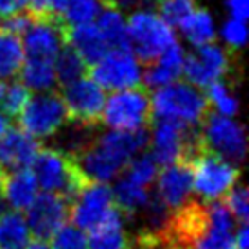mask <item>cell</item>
Here are the masks:
<instances>
[{"label":"cell","mask_w":249,"mask_h":249,"mask_svg":"<svg viewBox=\"0 0 249 249\" xmlns=\"http://www.w3.org/2000/svg\"><path fill=\"white\" fill-rule=\"evenodd\" d=\"M51 249H88L86 231L76 228L75 224H64L51 235Z\"/></svg>","instance_id":"35"},{"label":"cell","mask_w":249,"mask_h":249,"mask_svg":"<svg viewBox=\"0 0 249 249\" xmlns=\"http://www.w3.org/2000/svg\"><path fill=\"white\" fill-rule=\"evenodd\" d=\"M4 175H6V173H4V169L0 167V184H2V178H4Z\"/></svg>","instance_id":"46"},{"label":"cell","mask_w":249,"mask_h":249,"mask_svg":"<svg viewBox=\"0 0 249 249\" xmlns=\"http://www.w3.org/2000/svg\"><path fill=\"white\" fill-rule=\"evenodd\" d=\"M24 48L18 35L0 29V82H9L20 73Z\"/></svg>","instance_id":"27"},{"label":"cell","mask_w":249,"mask_h":249,"mask_svg":"<svg viewBox=\"0 0 249 249\" xmlns=\"http://www.w3.org/2000/svg\"><path fill=\"white\" fill-rule=\"evenodd\" d=\"M22 84L31 93L51 91L56 86V75L53 68V60H42V58H24L20 68Z\"/></svg>","instance_id":"26"},{"label":"cell","mask_w":249,"mask_h":249,"mask_svg":"<svg viewBox=\"0 0 249 249\" xmlns=\"http://www.w3.org/2000/svg\"><path fill=\"white\" fill-rule=\"evenodd\" d=\"M24 249H51L49 248V244H48V240L46 238H31L26 246H24Z\"/></svg>","instance_id":"43"},{"label":"cell","mask_w":249,"mask_h":249,"mask_svg":"<svg viewBox=\"0 0 249 249\" xmlns=\"http://www.w3.org/2000/svg\"><path fill=\"white\" fill-rule=\"evenodd\" d=\"M31 97V91L24 86L22 82H11L4 86V95H2V102L0 107L9 118H17L24 109V106Z\"/></svg>","instance_id":"34"},{"label":"cell","mask_w":249,"mask_h":249,"mask_svg":"<svg viewBox=\"0 0 249 249\" xmlns=\"http://www.w3.org/2000/svg\"><path fill=\"white\" fill-rule=\"evenodd\" d=\"M89 68L91 78L104 91L137 88L142 82V66L131 49H111Z\"/></svg>","instance_id":"10"},{"label":"cell","mask_w":249,"mask_h":249,"mask_svg":"<svg viewBox=\"0 0 249 249\" xmlns=\"http://www.w3.org/2000/svg\"><path fill=\"white\" fill-rule=\"evenodd\" d=\"M226 9L231 18L246 22L249 17V0H226Z\"/></svg>","instance_id":"40"},{"label":"cell","mask_w":249,"mask_h":249,"mask_svg":"<svg viewBox=\"0 0 249 249\" xmlns=\"http://www.w3.org/2000/svg\"><path fill=\"white\" fill-rule=\"evenodd\" d=\"M106 6H113L120 11H137V9H155L157 0H106Z\"/></svg>","instance_id":"39"},{"label":"cell","mask_w":249,"mask_h":249,"mask_svg":"<svg viewBox=\"0 0 249 249\" xmlns=\"http://www.w3.org/2000/svg\"><path fill=\"white\" fill-rule=\"evenodd\" d=\"M147 127L137 131L111 129L97 133L89 144L82 147L71 159L75 160L80 173L89 182H111L127 166V162L147 147Z\"/></svg>","instance_id":"1"},{"label":"cell","mask_w":249,"mask_h":249,"mask_svg":"<svg viewBox=\"0 0 249 249\" xmlns=\"http://www.w3.org/2000/svg\"><path fill=\"white\" fill-rule=\"evenodd\" d=\"M24 58L55 60L68 44V28L60 18H33L20 35Z\"/></svg>","instance_id":"14"},{"label":"cell","mask_w":249,"mask_h":249,"mask_svg":"<svg viewBox=\"0 0 249 249\" xmlns=\"http://www.w3.org/2000/svg\"><path fill=\"white\" fill-rule=\"evenodd\" d=\"M20 127L35 139H48L68 125V109L55 89L40 91L28 98L24 109L18 115Z\"/></svg>","instance_id":"9"},{"label":"cell","mask_w":249,"mask_h":249,"mask_svg":"<svg viewBox=\"0 0 249 249\" xmlns=\"http://www.w3.org/2000/svg\"><path fill=\"white\" fill-rule=\"evenodd\" d=\"M226 208L229 213L233 214V218L238 222H248L249 216V191L248 187L242 184H235V186L226 193Z\"/></svg>","instance_id":"36"},{"label":"cell","mask_w":249,"mask_h":249,"mask_svg":"<svg viewBox=\"0 0 249 249\" xmlns=\"http://www.w3.org/2000/svg\"><path fill=\"white\" fill-rule=\"evenodd\" d=\"M111 191H113V202L117 204L118 211L129 218L139 216L151 200L149 187L142 186L139 182H133L131 178H127L124 175L118 178V182Z\"/></svg>","instance_id":"23"},{"label":"cell","mask_w":249,"mask_h":249,"mask_svg":"<svg viewBox=\"0 0 249 249\" xmlns=\"http://www.w3.org/2000/svg\"><path fill=\"white\" fill-rule=\"evenodd\" d=\"M102 6H104L102 0H68L60 20L66 24V28L91 24V22H95Z\"/></svg>","instance_id":"30"},{"label":"cell","mask_w":249,"mask_h":249,"mask_svg":"<svg viewBox=\"0 0 249 249\" xmlns=\"http://www.w3.org/2000/svg\"><path fill=\"white\" fill-rule=\"evenodd\" d=\"M235 222L226 204L218 200L206 202L202 228L195 238L193 249H236L233 238Z\"/></svg>","instance_id":"15"},{"label":"cell","mask_w":249,"mask_h":249,"mask_svg":"<svg viewBox=\"0 0 249 249\" xmlns=\"http://www.w3.org/2000/svg\"><path fill=\"white\" fill-rule=\"evenodd\" d=\"M31 240L28 220L22 211L9 209L0 213V249H24Z\"/></svg>","instance_id":"25"},{"label":"cell","mask_w":249,"mask_h":249,"mask_svg":"<svg viewBox=\"0 0 249 249\" xmlns=\"http://www.w3.org/2000/svg\"><path fill=\"white\" fill-rule=\"evenodd\" d=\"M127 24L129 48L140 62H151L177 42L173 28L162 20L155 9H137L131 11Z\"/></svg>","instance_id":"6"},{"label":"cell","mask_w":249,"mask_h":249,"mask_svg":"<svg viewBox=\"0 0 249 249\" xmlns=\"http://www.w3.org/2000/svg\"><path fill=\"white\" fill-rule=\"evenodd\" d=\"M2 95H4V82H0V102H2Z\"/></svg>","instance_id":"45"},{"label":"cell","mask_w":249,"mask_h":249,"mask_svg":"<svg viewBox=\"0 0 249 249\" xmlns=\"http://www.w3.org/2000/svg\"><path fill=\"white\" fill-rule=\"evenodd\" d=\"M68 0H26V9L33 18H60Z\"/></svg>","instance_id":"38"},{"label":"cell","mask_w":249,"mask_h":249,"mask_svg":"<svg viewBox=\"0 0 249 249\" xmlns=\"http://www.w3.org/2000/svg\"><path fill=\"white\" fill-rule=\"evenodd\" d=\"M31 171L35 175L38 187L49 193L60 195L68 202L73 200L76 193L89 182L80 173L75 160L56 147L38 149L31 164Z\"/></svg>","instance_id":"3"},{"label":"cell","mask_w":249,"mask_h":249,"mask_svg":"<svg viewBox=\"0 0 249 249\" xmlns=\"http://www.w3.org/2000/svg\"><path fill=\"white\" fill-rule=\"evenodd\" d=\"M231 71H233V56L229 55V51L209 42L195 48L193 53L186 55L182 75L186 76V82L206 89L211 82L226 78Z\"/></svg>","instance_id":"11"},{"label":"cell","mask_w":249,"mask_h":249,"mask_svg":"<svg viewBox=\"0 0 249 249\" xmlns=\"http://www.w3.org/2000/svg\"><path fill=\"white\" fill-rule=\"evenodd\" d=\"M62 100L73 122L98 125L106 104V91L91 76H80L62 86Z\"/></svg>","instance_id":"12"},{"label":"cell","mask_w":249,"mask_h":249,"mask_svg":"<svg viewBox=\"0 0 249 249\" xmlns=\"http://www.w3.org/2000/svg\"><path fill=\"white\" fill-rule=\"evenodd\" d=\"M178 29L182 31L187 44H191L193 48L209 44L216 36V26H214L213 15L209 13L208 9H202L198 6L186 20L182 22V26Z\"/></svg>","instance_id":"28"},{"label":"cell","mask_w":249,"mask_h":249,"mask_svg":"<svg viewBox=\"0 0 249 249\" xmlns=\"http://www.w3.org/2000/svg\"><path fill=\"white\" fill-rule=\"evenodd\" d=\"M26 9V0H0V18L11 17Z\"/></svg>","instance_id":"41"},{"label":"cell","mask_w":249,"mask_h":249,"mask_svg":"<svg viewBox=\"0 0 249 249\" xmlns=\"http://www.w3.org/2000/svg\"><path fill=\"white\" fill-rule=\"evenodd\" d=\"M95 26L102 33L109 49H131L124 11H120L113 6H102L100 13L95 18Z\"/></svg>","instance_id":"24"},{"label":"cell","mask_w":249,"mask_h":249,"mask_svg":"<svg viewBox=\"0 0 249 249\" xmlns=\"http://www.w3.org/2000/svg\"><path fill=\"white\" fill-rule=\"evenodd\" d=\"M235 246L236 249H249V229L246 222H240V226L235 228Z\"/></svg>","instance_id":"42"},{"label":"cell","mask_w":249,"mask_h":249,"mask_svg":"<svg viewBox=\"0 0 249 249\" xmlns=\"http://www.w3.org/2000/svg\"><path fill=\"white\" fill-rule=\"evenodd\" d=\"M157 13L171 28H180L182 22L196 9V0H157Z\"/></svg>","instance_id":"33"},{"label":"cell","mask_w":249,"mask_h":249,"mask_svg":"<svg viewBox=\"0 0 249 249\" xmlns=\"http://www.w3.org/2000/svg\"><path fill=\"white\" fill-rule=\"evenodd\" d=\"M193 191L204 202H214L226 196L231 187L238 182L240 169L236 164L202 147L189 160Z\"/></svg>","instance_id":"4"},{"label":"cell","mask_w":249,"mask_h":249,"mask_svg":"<svg viewBox=\"0 0 249 249\" xmlns=\"http://www.w3.org/2000/svg\"><path fill=\"white\" fill-rule=\"evenodd\" d=\"M202 147L233 164H242L248 151L244 125L233 117L208 113L198 125Z\"/></svg>","instance_id":"7"},{"label":"cell","mask_w":249,"mask_h":249,"mask_svg":"<svg viewBox=\"0 0 249 249\" xmlns=\"http://www.w3.org/2000/svg\"><path fill=\"white\" fill-rule=\"evenodd\" d=\"M151 98L137 86L113 91L111 97H106L100 120L109 129L137 131L151 124Z\"/></svg>","instance_id":"8"},{"label":"cell","mask_w":249,"mask_h":249,"mask_svg":"<svg viewBox=\"0 0 249 249\" xmlns=\"http://www.w3.org/2000/svg\"><path fill=\"white\" fill-rule=\"evenodd\" d=\"M38 149V139L31 137L22 127H7L0 137V167L4 171L31 167Z\"/></svg>","instance_id":"18"},{"label":"cell","mask_w":249,"mask_h":249,"mask_svg":"<svg viewBox=\"0 0 249 249\" xmlns=\"http://www.w3.org/2000/svg\"><path fill=\"white\" fill-rule=\"evenodd\" d=\"M53 68H55L56 84H62V86L73 82V80H76V78H80L84 75H88V70H89V66L86 64V60L71 48L70 44H66L56 53L55 60H53Z\"/></svg>","instance_id":"29"},{"label":"cell","mask_w":249,"mask_h":249,"mask_svg":"<svg viewBox=\"0 0 249 249\" xmlns=\"http://www.w3.org/2000/svg\"><path fill=\"white\" fill-rule=\"evenodd\" d=\"M147 145L159 166H169L175 162H189L195 153L202 149L198 127L184 125L171 120H157L149 131Z\"/></svg>","instance_id":"5"},{"label":"cell","mask_w":249,"mask_h":249,"mask_svg":"<svg viewBox=\"0 0 249 249\" xmlns=\"http://www.w3.org/2000/svg\"><path fill=\"white\" fill-rule=\"evenodd\" d=\"M222 40L229 49H242L248 42V28L246 22L238 18H228L220 28Z\"/></svg>","instance_id":"37"},{"label":"cell","mask_w":249,"mask_h":249,"mask_svg":"<svg viewBox=\"0 0 249 249\" xmlns=\"http://www.w3.org/2000/svg\"><path fill=\"white\" fill-rule=\"evenodd\" d=\"M151 98V115L157 120H171L198 127L209 113L206 93L189 82H175L155 89Z\"/></svg>","instance_id":"2"},{"label":"cell","mask_w":249,"mask_h":249,"mask_svg":"<svg viewBox=\"0 0 249 249\" xmlns=\"http://www.w3.org/2000/svg\"><path fill=\"white\" fill-rule=\"evenodd\" d=\"M129 236L124 228V214L115 206L104 220L88 236V249H129Z\"/></svg>","instance_id":"21"},{"label":"cell","mask_w":249,"mask_h":249,"mask_svg":"<svg viewBox=\"0 0 249 249\" xmlns=\"http://www.w3.org/2000/svg\"><path fill=\"white\" fill-rule=\"evenodd\" d=\"M68 44L82 56L88 66H93L107 51H111L102 33L95 26V22L75 26V28H68Z\"/></svg>","instance_id":"22"},{"label":"cell","mask_w":249,"mask_h":249,"mask_svg":"<svg viewBox=\"0 0 249 249\" xmlns=\"http://www.w3.org/2000/svg\"><path fill=\"white\" fill-rule=\"evenodd\" d=\"M38 195V184L29 167L9 171L0 184V196L7 208L26 211Z\"/></svg>","instance_id":"20"},{"label":"cell","mask_w":249,"mask_h":249,"mask_svg":"<svg viewBox=\"0 0 249 249\" xmlns=\"http://www.w3.org/2000/svg\"><path fill=\"white\" fill-rule=\"evenodd\" d=\"M7 127H9V117H7L4 111H0V137L4 135Z\"/></svg>","instance_id":"44"},{"label":"cell","mask_w":249,"mask_h":249,"mask_svg":"<svg viewBox=\"0 0 249 249\" xmlns=\"http://www.w3.org/2000/svg\"><path fill=\"white\" fill-rule=\"evenodd\" d=\"M159 162L153 159L151 153L147 151H140L139 155H135L127 166L124 167L122 175L131 178L133 182H139L142 186H151L153 182L157 180V175H159Z\"/></svg>","instance_id":"32"},{"label":"cell","mask_w":249,"mask_h":249,"mask_svg":"<svg viewBox=\"0 0 249 249\" xmlns=\"http://www.w3.org/2000/svg\"><path fill=\"white\" fill-rule=\"evenodd\" d=\"M206 98H208L209 106H213L216 113L226 115V117H235L240 106H238V98L233 95L231 86H229L224 78L222 80H214L206 88Z\"/></svg>","instance_id":"31"},{"label":"cell","mask_w":249,"mask_h":249,"mask_svg":"<svg viewBox=\"0 0 249 249\" xmlns=\"http://www.w3.org/2000/svg\"><path fill=\"white\" fill-rule=\"evenodd\" d=\"M157 175V196L162 204H166L171 211H177L191 200L193 193V178L189 162H175Z\"/></svg>","instance_id":"17"},{"label":"cell","mask_w":249,"mask_h":249,"mask_svg":"<svg viewBox=\"0 0 249 249\" xmlns=\"http://www.w3.org/2000/svg\"><path fill=\"white\" fill-rule=\"evenodd\" d=\"M186 51L178 42L171 44L166 51H162L155 60L145 64V71H142V82L149 89H159L162 86L178 80L182 76Z\"/></svg>","instance_id":"19"},{"label":"cell","mask_w":249,"mask_h":249,"mask_svg":"<svg viewBox=\"0 0 249 249\" xmlns=\"http://www.w3.org/2000/svg\"><path fill=\"white\" fill-rule=\"evenodd\" d=\"M29 231L36 238H51L56 229L64 226L70 216V202L56 193H38L31 206L26 209Z\"/></svg>","instance_id":"16"},{"label":"cell","mask_w":249,"mask_h":249,"mask_svg":"<svg viewBox=\"0 0 249 249\" xmlns=\"http://www.w3.org/2000/svg\"><path fill=\"white\" fill-rule=\"evenodd\" d=\"M113 191L106 182H88L70 202V216L76 228L91 231L113 211Z\"/></svg>","instance_id":"13"}]
</instances>
